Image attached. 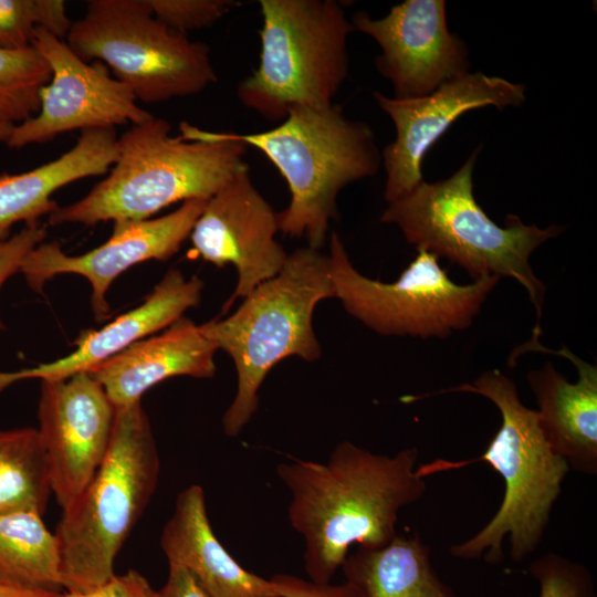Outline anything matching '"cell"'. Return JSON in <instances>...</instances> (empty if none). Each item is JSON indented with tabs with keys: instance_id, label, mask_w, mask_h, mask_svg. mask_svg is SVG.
Returning <instances> with one entry per match:
<instances>
[{
	"instance_id": "f546056e",
	"label": "cell",
	"mask_w": 597,
	"mask_h": 597,
	"mask_svg": "<svg viewBox=\"0 0 597 597\" xmlns=\"http://www.w3.org/2000/svg\"><path fill=\"white\" fill-rule=\"evenodd\" d=\"M279 597H365L354 584H320L287 574L272 576Z\"/></svg>"
},
{
	"instance_id": "d4e9b609",
	"label": "cell",
	"mask_w": 597,
	"mask_h": 597,
	"mask_svg": "<svg viewBox=\"0 0 597 597\" xmlns=\"http://www.w3.org/2000/svg\"><path fill=\"white\" fill-rule=\"evenodd\" d=\"M51 80V69L31 45L0 49V116L17 125L34 116L40 92Z\"/></svg>"
},
{
	"instance_id": "d6a6232c",
	"label": "cell",
	"mask_w": 597,
	"mask_h": 597,
	"mask_svg": "<svg viewBox=\"0 0 597 597\" xmlns=\"http://www.w3.org/2000/svg\"><path fill=\"white\" fill-rule=\"evenodd\" d=\"M0 597H64V593L0 584Z\"/></svg>"
},
{
	"instance_id": "1f68e13d",
	"label": "cell",
	"mask_w": 597,
	"mask_h": 597,
	"mask_svg": "<svg viewBox=\"0 0 597 597\" xmlns=\"http://www.w3.org/2000/svg\"><path fill=\"white\" fill-rule=\"evenodd\" d=\"M161 597H209L182 566L169 563L168 578L159 590Z\"/></svg>"
},
{
	"instance_id": "44dd1931",
	"label": "cell",
	"mask_w": 597,
	"mask_h": 597,
	"mask_svg": "<svg viewBox=\"0 0 597 597\" xmlns=\"http://www.w3.org/2000/svg\"><path fill=\"white\" fill-rule=\"evenodd\" d=\"M114 128L81 132L76 144L59 158L29 171L0 175V240L18 222L38 223L59 205L52 195L82 178L105 174L117 158Z\"/></svg>"
},
{
	"instance_id": "603a6c76",
	"label": "cell",
	"mask_w": 597,
	"mask_h": 597,
	"mask_svg": "<svg viewBox=\"0 0 597 597\" xmlns=\"http://www.w3.org/2000/svg\"><path fill=\"white\" fill-rule=\"evenodd\" d=\"M0 584L63 590L57 541L41 515L0 514Z\"/></svg>"
},
{
	"instance_id": "484cf974",
	"label": "cell",
	"mask_w": 597,
	"mask_h": 597,
	"mask_svg": "<svg viewBox=\"0 0 597 597\" xmlns=\"http://www.w3.org/2000/svg\"><path fill=\"white\" fill-rule=\"evenodd\" d=\"M72 22L62 0H0V49L31 46L36 28L64 40Z\"/></svg>"
},
{
	"instance_id": "4316f807",
	"label": "cell",
	"mask_w": 597,
	"mask_h": 597,
	"mask_svg": "<svg viewBox=\"0 0 597 597\" xmlns=\"http://www.w3.org/2000/svg\"><path fill=\"white\" fill-rule=\"evenodd\" d=\"M538 585L536 597H597L591 572L582 563L557 553H546L528 565Z\"/></svg>"
},
{
	"instance_id": "ba28073f",
	"label": "cell",
	"mask_w": 597,
	"mask_h": 597,
	"mask_svg": "<svg viewBox=\"0 0 597 597\" xmlns=\"http://www.w3.org/2000/svg\"><path fill=\"white\" fill-rule=\"evenodd\" d=\"M256 69L237 86L242 105L272 122L294 107H323L348 76L355 31L335 0H260Z\"/></svg>"
},
{
	"instance_id": "836d02e7",
	"label": "cell",
	"mask_w": 597,
	"mask_h": 597,
	"mask_svg": "<svg viewBox=\"0 0 597 597\" xmlns=\"http://www.w3.org/2000/svg\"><path fill=\"white\" fill-rule=\"evenodd\" d=\"M14 127V124L0 116V143H6Z\"/></svg>"
},
{
	"instance_id": "ffe728a7",
	"label": "cell",
	"mask_w": 597,
	"mask_h": 597,
	"mask_svg": "<svg viewBox=\"0 0 597 597\" xmlns=\"http://www.w3.org/2000/svg\"><path fill=\"white\" fill-rule=\"evenodd\" d=\"M160 547L168 564L185 567L209 597H279L272 579L243 568L211 527L203 489L189 485L177 496Z\"/></svg>"
},
{
	"instance_id": "277c9868",
	"label": "cell",
	"mask_w": 597,
	"mask_h": 597,
	"mask_svg": "<svg viewBox=\"0 0 597 597\" xmlns=\"http://www.w3.org/2000/svg\"><path fill=\"white\" fill-rule=\"evenodd\" d=\"M332 297L328 255L300 248L234 313L200 325L217 349L231 357L237 371V391L222 418L227 436L237 437L256 412L259 389L277 363L291 356L306 362L321 357L313 314L321 301Z\"/></svg>"
},
{
	"instance_id": "5b68a950",
	"label": "cell",
	"mask_w": 597,
	"mask_h": 597,
	"mask_svg": "<svg viewBox=\"0 0 597 597\" xmlns=\"http://www.w3.org/2000/svg\"><path fill=\"white\" fill-rule=\"evenodd\" d=\"M473 151L452 176L437 182H420L408 195L388 203L380 216L396 224L416 250L444 258L462 268L473 281L496 275L517 281L536 308L532 342L541 334L545 286L535 275L530 256L545 241L559 235L564 227L540 228L509 214L505 227L493 222L473 196Z\"/></svg>"
},
{
	"instance_id": "ac0fdd59",
	"label": "cell",
	"mask_w": 597,
	"mask_h": 597,
	"mask_svg": "<svg viewBox=\"0 0 597 597\" xmlns=\"http://www.w3.org/2000/svg\"><path fill=\"white\" fill-rule=\"evenodd\" d=\"M525 350H541L569 359L577 369L576 383L568 381L552 363L527 374L536 399L538 423L552 450L569 469L597 474V367L566 347L553 352L538 342L525 343Z\"/></svg>"
},
{
	"instance_id": "f1b7e54d",
	"label": "cell",
	"mask_w": 597,
	"mask_h": 597,
	"mask_svg": "<svg viewBox=\"0 0 597 597\" xmlns=\"http://www.w3.org/2000/svg\"><path fill=\"white\" fill-rule=\"evenodd\" d=\"M45 237L46 227L35 223L25 226L19 232L0 240V290L10 276L20 271L24 258L42 243ZM0 329H4L1 317Z\"/></svg>"
},
{
	"instance_id": "8992f818",
	"label": "cell",
	"mask_w": 597,
	"mask_h": 597,
	"mask_svg": "<svg viewBox=\"0 0 597 597\" xmlns=\"http://www.w3.org/2000/svg\"><path fill=\"white\" fill-rule=\"evenodd\" d=\"M160 460L140 401L118 408L107 453L65 509L54 535L65 593H86L114 573V561L153 498Z\"/></svg>"
},
{
	"instance_id": "30bf717a",
	"label": "cell",
	"mask_w": 597,
	"mask_h": 597,
	"mask_svg": "<svg viewBox=\"0 0 597 597\" xmlns=\"http://www.w3.org/2000/svg\"><path fill=\"white\" fill-rule=\"evenodd\" d=\"M327 255L334 298L350 316L386 336L443 338L465 329L500 281L491 275L457 284L439 258L423 250H417L396 281L373 280L353 265L336 232L329 235Z\"/></svg>"
},
{
	"instance_id": "9a60e30c",
	"label": "cell",
	"mask_w": 597,
	"mask_h": 597,
	"mask_svg": "<svg viewBox=\"0 0 597 597\" xmlns=\"http://www.w3.org/2000/svg\"><path fill=\"white\" fill-rule=\"evenodd\" d=\"M277 231V212L252 182L248 167L207 200L189 235V255L218 268H235L238 281L230 306L284 266L289 253L275 240Z\"/></svg>"
},
{
	"instance_id": "83f0119b",
	"label": "cell",
	"mask_w": 597,
	"mask_h": 597,
	"mask_svg": "<svg viewBox=\"0 0 597 597\" xmlns=\"http://www.w3.org/2000/svg\"><path fill=\"white\" fill-rule=\"evenodd\" d=\"M155 18L181 34L208 28L238 2L231 0H147Z\"/></svg>"
},
{
	"instance_id": "3957f363",
	"label": "cell",
	"mask_w": 597,
	"mask_h": 597,
	"mask_svg": "<svg viewBox=\"0 0 597 597\" xmlns=\"http://www.w3.org/2000/svg\"><path fill=\"white\" fill-rule=\"evenodd\" d=\"M451 392H470L489 399L500 411L501 426L480 457L419 465V472L426 476L473 462H486L502 478L504 494L493 517L470 538L451 545L449 552L455 558H483L498 565L504 558L503 542L509 537L511 559L522 562L540 546L570 469L547 443L537 411L521 401L515 383L498 369L484 371L472 383L406 396L404 401Z\"/></svg>"
},
{
	"instance_id": "5bb4252c",
	"label": "cell",
	"mask_w": 597,
	"mask_h": 597,
	"mask_svg": "<svg viewBox=\"0 0 597 597\" xmlns=\"http://www.w3.org/2000/svg\"><path fill=\"white\" fill-rule=\"evenodd\" d=\"M117 408L88 374L41 381L39 434L61 509L87 486L111 444Z\"/></svg>"
},
{
	"instance_id": "7402d4cb",
	"label": "cell",
	"mask_w": 597,
	"mask_h": 597,
	"mask_svg": "<svg viewBox=\"0 0 597 597\" xmlns=\"http://www.w3.org/2000/svg\"><path fill=\"white\" fill-rule=\"evenodd\" d=\"M341 568L365 597H457L436 572L418 534H398L379 548L357 547Z\"/></svg>"
},
{
	"instance_id": "d6986e66",
	"label": "cell",
	"mask_w": 597,
	"mask_h": 597,
	"mask_svg": "<svg viewBox=\"0 0 597 597\" xmlns=\"http://www.w3.org/2000/svg\"><path fill=\"white\" fill-rule=\"evenodd\" d=\"M216 350L200 325L181 316L163 333L132 344L87 373L118 409L140 401L145 391L171 377L212 378Z\"/></svg>"
},
{
	"instance_id": "6da1fadb",
	"label": "cell",
	"mask_w": 597,
	"mask_h": 597,
	"mask_svg": "<svg viewBox=\"0 0 597 597\" xmlns=\"http://www.w3.org/2000/svg\"><path fill=\"white\" fill-rule=\"evenodd\" d=\"M417 448L394 455L339 442L325 463L292 459L277 465L291 493L287 516L304 542L310 580L331 583L352 545L379 548L397 535L402 507L426 493Z\"/></svg>"
},
{
	"instance_id": "7a4b0ae2",
	"label": "cell",
	"mask_w": 597,
	"mask_h": 597,
	"mask_svg": "<svg viewBox=\"0 0 597 597\" xmlns=\"http://www.w3.org/2000/svg\"><path fill=\"white\" fill-rule=\"evenodd\" d=\"M168 121L151 116L117 139V158L108 176L78 201L57 207L50 226H93L113 220L150 219L178 201L208 200L235 174L248 168V146L224 132L182 122L179 135Z\"/></svg>"
},
{
	"instance_id": "2e32d148",
	"label": "cell",
	"mask_w": 597,
	"mask_h": 597,
	"mask_svg": "<svg viewBox=\"0 0 597 597\" xmlns=\"http://www.w3.org/2000/svg\"><path fill=\"white\" fill-rule=\"evenodd\" d=\"M206 202L190 199L159 218L115 222L106 242L80 255L66 254L57 242L43 241L28 253L19 272L36 292L59 274L86 277L92 287L94 315L105 320L109 313L106 292L114 280L135 264L148 260L165 261L176 254L189 238Z\"/></svg>"
},
{
	"instance_id": "52a82bcc",
	"label": "cell",
	"mask_w": 597,
	"mask_h": 597,
	"mask_svg": "<svg viewBox=\"0 0 597 597\" xmlns=\"http://www.w3.org/2000/svg\"><path fill=\"white\" fill-rule=\"evenodd\" d=\"M224 134L255 147L276 167L290 191L287 207L277 212L279 231L304 238L314 249L322 248L337 217L338 193L374 176L381 164L373 129L335 103L294 107L265 132Z\"/></svg>"
},
{
	"instance_id": "4dcf8cb0",
	"label": "cell",
	"mask_w": 597,
	"mask_h": 597,
	"mask_svg": "<svg viewBox=\"0 0 597 597\" xmlns=\"http://www.w3.org/2000/svg\"><path fill=\"white\" fill-rule=\"evenodd\" d=\"M64 597H161L139 572L114 574L103 585L86 593H65Z\"/></svg>"
},
{
	"instance_id": "7c38bea8",
	"label": "cell",
	"mask_w": 597,
	"mask_h": 597,
	"mask_svg": "<svg viewBox=\"0 0 597 597\" xmlns=\"http://www.w3.org/2000/svg\"><path fill=\"white\" fill-rule=\"evenodd\" d=\"M395 126V139L381 153L386 172L384 198L390 203L423 181L421 164L429 149L464 113L484 106L503 111L525 101V85L482 72L467 73L430 94L395 98L374 92Z\"/></svg>"
},
{
	"instance_id": "cb8c5ba5",
	"label": "cell",
	"mask_w": 597,
	"mask_h": 597,
	"mask_svg": "<svg viewBox=\"0 0 597 597\" xmlns=\"http://www.w3.org/2000/svg\"><path fill=\"white\" fill-rule=\"evenodd\" d=\"M52 494L38 429L0 430V514L32 512L42 516Z\"/></svg>"
},
{
	"instance_id": "8fae6325",
	"label": "cell",
	"mask_w": 597,
	"mask_h": 597,
	"mask_svg": "<svg viewBox=\"0 0 597 597\" xmlns=\"http://www.w3.org/2000/svg\"><path fill=\"white\" fill-rule=\"evenodd\" d=\"M31 45L49 64L51 80L40 92L38 113L14 125L6 142L9 147L45 143L76 129L135 125L153 116L104 63L83 61L64 40L36 28Z\"/></svg>"
},
{
	"instance_id": "4fadbf2b",
	"label": "cell",
	"mask_w": 597,
	"mask_h": 597,
	"mask_svg": "<svg viewBox=\"0 0 597 597\" xmlns=\"http://www.w3.org/2000/svg\"><path fill=\"white\" fill-rule=\"evenodd\" d=\"M444 0H406L380 18L356 12L354 30L373 38L381 49L375 64L390 81L395 98L430 94L469 73V50L449 31Z\"/></svg>"
},
{
	"instance_id": "e0dca14e",
	"label": "cell",
	"mask_w": 597,
	"mask_h": 597,
	"mask_svg": "<svg viewBox=\"0 0 597 597\" xmlns=\"http://www.w3.org/2000/svg\"><path fill=\"white\" fill-rule=\"evenodd\" d=\"M202 287L199 277L187 279L179 270H169L143 304L101 329L82 334L76 348L65 357L18 371H0V391L23 379L55 381L90 371L132 344L170 326L199 304Z\"/></svg>"
},
{
	"instance_id": "9c48e42d",
	"label": "cell",
	"mask_w": 597,
	"mask_h": 597,
	"mask_svg": "<svg viewBox=\"0 0 597 597\" xmlns=\"http://www.w3.org/2000/svg\"><path fill=\"white\" fill-rule=\"evenodd\" d=\"M64 41L83 61L104 63L144 103L196 95L218 80L209 46L165 25L147 0H90Z\"/></svg>"
}]
</instances>
